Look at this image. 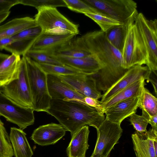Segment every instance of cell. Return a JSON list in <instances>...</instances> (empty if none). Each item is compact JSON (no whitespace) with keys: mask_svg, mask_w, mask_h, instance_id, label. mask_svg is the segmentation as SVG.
<instances>
[{"mask_svg":"<svg viewBox=\"0 0 157 157\" xmlns=\"http://www.w3.org/2000/svg\"><path fill=\"white\" fill-rule=\"evenodd\" d=\"M82 37L90 52L96 55L104 65L97 73L91 75L97 90L104 93L128 70L122 67L121 53L111 44L101 30L88 32Z\"/></svg>","mask_w":157,"mask_h":157,"instance_id":"6da1fadb","label":"cell"},{"mask_svg":"<svg viewBox=\"0 0 157 157\" xmlns=\"http://www.w3.org/2000/svg\"><path fill=\"white\" fill-rule=\"evenodd\" d=\"M46 112L55 117L71 136L85 125L97 129L105 119L94 108L76 101L52 99Z\"/></svg>","mask_w":157,"mask_h":157,"instance_id":"7a4b0ae2","label":"cell"},{"mask_svg":"<svg viewBox=\"0 0 157 157\" xmlns=\"http://www.w3.org/2000/svg\"><path fill=\"white\" fill-rule=\"evenodd\" d=\"M24 56L26 65L33 109L37 112H46L50 107L52 99L48 90L47 74L37 63L25 55Z\"/></svg>","mask_w":157,"mask_h":157,"instance_id":"3957f363","label":"cell"},{"mask_svg":"<svg viewBox=\"0 0 157 157\" xmlns=\"http://www.w3.org/2000/svg\"><path fill=\"white\" fill-rule=\"evenodd\" d=\"M129 23L122 51V67L128 69L136 65L146 64L147 53L142 37L134 22Z\"/></svg>","mask_w":157,"mask_h":157,"instance_id":"277c9868","label":"cell"},{"mask_svg":"<svg viewBox=\"0 0 157 157\" xmlns=\"http://www.w3.org/2000/svg\"><path fill=\"white\" fill-rule=\"evenodd\" d=\"M37 10L34 19L42 32L76 35L79 33V25L70 21L56 8L44 7Z\"/></svg>","mask_w":157,"mask_h":157,"instance_id":"5b68a950","label":"cell"},{"mask_svg":"<svg viewBox=\"0 0 157 157\" xmlns=\"http://www.w3.org/2000/svg\"><path fill=\"white\" fill-rule=\"evenodd\" d=\"M104 15L125 24L138 13L136 3L132 0H82Z\"/></svg>","mask_w":157,"mask_h":157,"instance_id":"8992f818","label":"cell"},{"mask_svg":"<svg viewBox=\"0 0 157 157\" xmlns=\"http://www.w3.org/2000/svg\"><path fill=\"white\" fill-rule=\"evenodd\" d=\"M134 23L146 49L147 66L151 71L157 74V20H148L140 13L136 16Z\"/></svg>","mask_w":157,"mask_h":157,"instance_id":"52a82bcc","label":"cell"},{"mask_svg":"<svg viewBox=\"0 0 157 157\" xmlns=\"http://www.w3.org/2000/svg\"><path fill=\"white\" fill-rule=\"evenodd\" d=\"M7 97L22 107L33 109L26 65L24 56L21 59L18 78L2 87Z\"/></svg>","mask_w":157,"mask_h":157,"instance_id":"ba28073f","label":"cell"},{"mask_svg":"<svg viewBox=\"0 0 157 157\" xmlns=\"http://www.w3.org/2000/svg\"><path fill=\"white\" fill-rule=\"evenodd\" d=\"M97 138L95 147L90 157H109L114 145L118 143L123 129L121 124L105 118L97 129Z\"/></svg>","mask_w":157,"mask_h":157,"instance_id":"9c48e42d","label":"cell"},{"mask_svg":"<svg viewBox=\"0 0 157 157\" xmlns=\"http://www.w3.org/2000/svg\"><path fill=\"white\" fill-rule=\"evenodd\" d=\"M33 109L24 107L17 104L0 90V116L17 125L24 130L33 124L35 118Z\"/></svg>","mask_w":157,"mask_h":157,"instance_id":"30bf717a","label":"cell"},{"mask_svg":"<svg viewBox=\"0 0 157 157\" xmlns=\"http://www.w3.org/2000/svg\"><path fill=\"white\" fill-rule=\"evenodd\" d=\"M150 70L147 66L136 65L128 70L124 75L102 95L101 103L106 101L115 94L142 78L148 82Z\"/></svg>","mask_w":157,"mask_h":157,"instance_id":"8fae6325","label":"cell"},{"mask_svg":"<svg viewBox=\"0 0 157 157\" xmlns=\"http://www.w3.org/2000/svg\"><path fill=\"white\" fill-rule=\"evenodd\" d=\"M58 76L62 81L85 97L98 99L101 98L102 95L97 90L95 80L91 75L80 74Z\"/></svg>","mask_w":157,"mask_h":157,"instance_id":"7c38bea8","label":"cell"},{"mask_svg":"<svg viewBox=\"0 0 157 157\" xmlns=\"http://www.w3.org/2000/svg\"><path fill=\"white\" fill-rule=\"evenodd\" d=\"M47 81L48 92L52 99L76 101L85 104L84 98L86 97L62 81L58 75H47Z\"/></svg>","mask_w":157,"mask_h":157,"instance_id":"4fadbf2b","label":"cell"},{"mask_svg":"<svg viewBox=\"0 0 157 157\" xmlns=\"http://www.w3.org/2000/svg\"><path fill=\"white\" fill-rule=\"evenodd\" d=\"M50 54L62 64L79 70L87 75L95 74L104 67L97 56L93 54L84 57L73 58Z\"/></svg>","mask_w":157,"mask_h":157,"instance_id":"5bb4252c","label":"cell"},{"mask_svg":"<svg viewBox=\"0 0 157 157\" xmlns=\"http://www.w3.org/2000/svg\"><path fill=\"white\" fill-rule=\"evenodd\" d=\"M76 35L74 33L60 34L42 32L29 50L52 52L69 42Z\"/></svg>","mask_w":157,"mask_h":157,"instance_id":"9a60e30c","label":"cell"},{"mask_svg":"<svg viewBox=\"0 0 157 157\" xmlns=\"http://www.w3.org/2000/svg\"><path fill=\"white\" fill-rule=\"evenodd\" d=\"M140 96L121 101L108 108L103 112L105 119L112 122L120 124L126 118L136 112Z\"/></svg>","mask_w":157,"mask_h":157,"instance_id":"2e32d148","label":"cell"},{"mask_svg":"<svg viewBox=\"0 0 157 157\" xmlns=\"http://www.w3.org/2000/svg\"><path fill=\"white\" fill-rule=\"evenodd\" d=\"M67 131L60 124L52 123L34 130L31 138L35 144L40 146L53 144L65 136Z\"/></svg>","mask_w":157,"mask_h":157,"instance_id":"e0dca14e","label":"cell"},{"mask_svg":"<svg viewBox=\"0 0 157 157\" xmlns=\"http://www.w3.org/2000/svg\"><path fill=\"white\" fill-rule=\"evenodd\" d=\"M157 137V130L150 128L146 132H135L132 135L136 157H157L153 140Z\"/></svg>","mask_w":157,"mask_h":157,"instance_id":"ac0fdd59","label":"cell"},{"mask_svg":"<svg viewBox=\"0 0 157 157\" xmlns=\"http://www.w3.org/2000/svg\"><path fill=\"white\" fill-rule=\"evenodd\" d=\"M90 131L85 125L71 136V140L66 150L68 157H86L89 145L88 140Z\"/></svg>","mask_w":157,"mask_h":157,"instance_id":"d6986e66","label":"cell"},{"mask_svg":"<svg viewBox=\"0 0 157 157\" xmlns=\"http://www.w3.org/2000/svg\"><path fill=\"white\" fill-rule=\"evenodd\" d=\"M21 59L12 54L0 63V88L18 78Z\"/></svg>","mask_w":157,"mask_h":157,"instance_id":"ffe728a7","label":"cell"},{"mask_svg":"<svg viewBox=\"0 0 157 157\" xmlns=\"http://www.w3.org/2000/svg\"><path fill=\"white\" fill-rule=\"evenodd\" d=\"M145 79L142 78L121 90L106 101L101 104L104 110L121 101L133 97L140 96L146 84Z\"/></svg>","mask_w":157,"mask_h":157,"instance_id":"44dd1931","label":"cell"},{"mask_svg":"<svg viewBox=\"0 0 157 157\" xmlns=\"http://www.w3.org/2000/svg\"><path fill=\"white\" fill-rule=\"evenodd\" d=\"M23 130L13 127L10 128V138L15 157H32L33 152Z\"/></svg>","mask_w":157,"mask_h":157,"instance_id":"7402d4cb","label":"cell"},{"mask_svg":"<svg viewBox=\"0 0 157 157\" xmlns=\"http://www.w3.org/2000/svg\"><path fill=\"white\" fill-rule=\"evenodd\" d=\"M49 52L54 55L73 58L84 57L91 54L82 36L75 37L60 48Z\"/></svg>","mask_w":157,"mask_h":157,"instance_id":"603a6c76","label":"cell"},{"mask_svg":"<svg viewBox=\"0 0 157 157\" xmlns=\"http://www.w3.org/2000/svg\"><path fill=\"white\" fill-rule=\"evenodd\" d=\"M37 25L34 19L29 17L13 19L0 26V39L11 37L24 29Z\"/></svg>","mask_w":157,"mask_h":157,"instance_id":"cb8c5ba5","label":"cell"},{"mask_svg":"<svg viewBox=\"0 0 157 157\" xmlns=\"http://www.w3.org/2000/svg\"><path fill=\"white\" fill-rule=\"evenodd\" d=\"M135 17L131 19L126 24L115 26L105 32L106 37L109 42L121 53L129 23L131 20Z\"/></svg>","mask_w":157,"mask_h":157,"instance_id":"d4e9b609","label":"cell"},{"mask_svg":"<svg viewBox=\"0 0 157 157\" xmlns=\"http://www.w3.org/2000/svg\"><path fill=\"white\" fill-rule=\"evenodd\" d=\"M138 107L145 111L150 117L157 114V99L145 87L140 96Z\"/></svg>","mask_w":157,"mask_h":157,"instance_id":"484cf974","label":"cell"},{"mask_svg":"<svg viewBox=\"0 0 157 157\" xmlns=\"http://www.w3.org/2000/svg\"><path fill=\"white\" fill-rule=\"evenodd\" d=\"M38 64L47 75L66 76L85 74L79 70L65 65Z\"/></svg>","mask_w":157,"mask_h":157,"instance_id":"4316f807","label":"cell"},{"mask_svg":"<svg viewBox=\"0 0 157 157\" xmlns=\"http://www.w3.org/2000/svg\"><path fill=\"white\" fill-rule=\"evenodd\" d=\"M13 155L10 136L0 120V157H12Z\"/></svg>","mask_w":157,"mask_h":157,"instance_id":"83f0119b","label":"cell"},{"mask_svg":"<svg viewBox=\"0 0 157 157\" xmlns=\"http://www.w3.org/2000/svg\"><path fill=\"white\" fill-rule=\"evenodd\" d=\"M37 38L15 40L6 46L4 49L12 54L24 56L30 49Z\"/></svg>","mask_w":157,"mask_h":157,"instance_id":"f1b7e54d","label":"cell"},{"mask_svg":"<svg viewBox=\"0 0 157 157\" xmlns=\"http://www.w3.org/2000/svg\"><path fill=\"white\" fill-rule=\"evenodd\" d=\"M25 55L38 63L63 65L54 58L48 52L29 50Z\"/></svg>","mask_w":157,"mask_h":157,"instance_id":"f546056e","label":"cell"},{"mask_svg":"<svg viewBox=\"0 0 157 157\" xmlns=\"http://www.w3.org/2000/svg\"><path fill=\"white\" fill-rule=\"evenodd\" d=\"M84 14L97 23L101 28V30L104 32L113 27L124 24L113 19L102 15L94 13Z\"/></svg>","mask_w":157,"mask_h":157,"instance_id":"4dcf8cb0","label":"cell"},{"mask_svg":"<svg viewBox=\"0 0 157 157\" xmlns=\"http://www.w3.org/2000/svg\"><path fill=\"white\" fill-rule=\"evenodd\" d=\"M64 1L67 7L73 11L83 14L94 13L104 15L100 11L90 6L82 0Z\"/></svg>","mask_w":157,"mask_h":157,"instance_id":"1f68e13d","label":"cell"},{"mask_svg":"<svg viewBox=\"0 0 157 157\" xmlns=\"http://www.w3.org/2000/svg\"><path fill=\"white\" fill-rule=\"evenodd\" d=\"M20 4L33 6L37 10L44 7H67L64 0H20Z\"/></svg>","mask_w":157,"mask_h":157,"instance_id":"d6a6232c","label":"cell"},{"mask_svg":"<svg viewBox=\"0 0 157 157\" xmlns=\"http://www.w3.org/2000/svg\"><path fill=\"white\" fill-rule=\"evenodd\" d=\"M142 110L141 116L134 113L129 117V121L136 131L143 133L147 131L146 128L149 124L150 116L145 111Z\"/></svg>","mask_w":157,"mask_h":157,"instance_id":"836d02e7","label":"cell"},{"mask_svg":"<svg viewBox=\"0 0 157 157\" xmlns=\"http://www.w3.org/2000/svg\"><path fill=\"white\" fill-rule=\"evenodd\" d=\"M42 30L39 26L24 29L12 37L15 40L36 38L41 33Z\"/></svg>","mask_w":157,"mask_h":157,"instance_id":"e575fe53","label":"cell"},{"mask_svg":"<svg viewBox=\"0 0 157 157\" xmlns=\"http://www.w3.org/2000/svg\"><path fill=\"white\" fill-rule=\"evenodd\" d=\"M20 4V0H0V13L10 11L13 6Z\"/></svg>","mask_w":157,"mask_h":157,"instance_id":"d590c367","label":"cell"},{"mask_svg":"<svg viewBox=\"0 0 157 157\" xmlns=\"http://www.w3.org/2000/svg\"><path fill=\"white\" fill-rule=\"evenodd\" d=\"M85 104L94 108L96 110L101 114H104L100 101L98 99L90 97H85L84 98Z\"/></svg>","mask_w":157,"mask_h":157,"instance_id":"8d00e7d4","label":"cell"},{"mask_svg":"<svg viewBox=\"0 0 157 157\" xmlns=\"http://www.w3.org/2000/svg\"><path fill=\"white\" fill-rule=\"evenodd\" d=\"M148 82L149 81L152 84L154 89L155 94L157 96V74H155L150 71L148 76Z\"/></svg>","mask_w":157,"mask_h":157,"instance_id":"74e56055","label":"cell"},{"mask_svg":"<svg viewBox=\"0 0 157 157\" xmlns=\"http://www.w3.org/2000/svg\"><path fill=\"white\" fill-rule=\"evenodd\" d=\"M15 40L12 37H6L0 39V50L4 49L6 46Z\"/></svg>","mask_w":157,"mask_h":157,"instance_id":"f35d334b","label":"cell"},{"mask_svg":"<svg viewBox=\"0 0 157 157\" xmlns=\"http://www.w3.org/2000/svg\"><path fill=\"white\" fill-rule=\"evenodd\" d=\"M157 114L152 116L150 117L149 121L151 126L152 128L157 130Z\"/></svg>","mask_w":157,"mask_h":157,"instance_id":"ab89813d","label":"cell"},{"mask_svg":"<svg viewBox=\"0 0 157 157\" xmlns=\"http://www.w3.org/2000/svg\"><path fill=\"white\" fill-rule=\"evenodd\" d=\"M10 11L0 13V24L5 20L9 16Z\"/></svg>","mask_w":157,"mask_h":157,"instance_id":"60d3db41","label":"cell"},{"mask_svg":"<svg viewBox=\"0 0 157 157\" xmlns=\"http://www.w3.org/2000/svg\"><path fill=\"white\" fill-rule=\"evenodd\" d=\"M9 56V55L0 53V63ZM2 88H0V90H2Z\"/></svg>","mask_w":157,"mask_h":157,"instance_id":"b9f144b4","label":"cell"}]
</instances>
